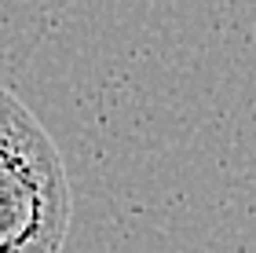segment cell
Instances as JSON below:
<instances>
[{"label":"cell","instance_id":"cell-1","mask_svg":"<svg viewBox=\"0 0 256 253\" xmlns=\"http://www.w3.org/2000/svg\"><path fill=\"white\" fill-rule=\"evenodd\" d=\"M70 231V180L44 125L0 88V253H59Z\"/></svg>","mask_w":256,"mask_h":253}]
</instances>
